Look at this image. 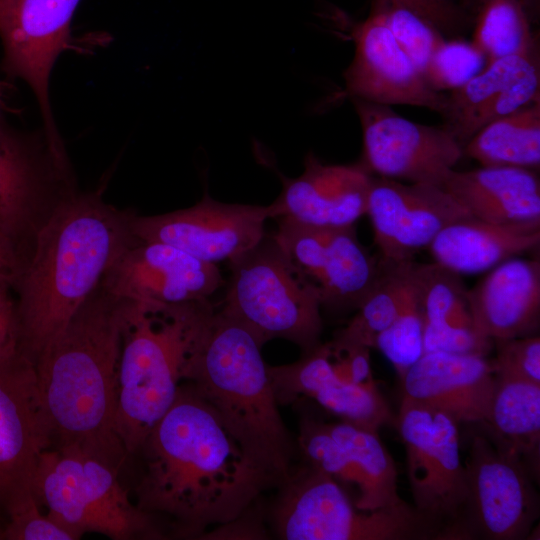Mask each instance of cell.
Listing matches in <instances>:
<instances>
[{"instance_id":"obj_8","label":"cell","mask_w":540,"mask_h":540,"mask_svg":"<svg viewBox=\"0 0 540 540\" xmlns=\"http://www.w3.org/2000/svg\"><path fill=\"white\" fill-rule=\"evenodd\" d=\"M273 508L278 535L286 540H443L441 530L413 505L358 509L328 474L304 463L279 487Z\"/></svg>"},{"instance_id":"obj_40","label":"cell","mask_w":540,"mask_h":540,"mask_svg":"<svg viewBox=\"0 0 540 540\" xmlns=\"http://www.w3.org/2000/svg\"><path fill=\"white\" fill-rule=\"evenodd\" d=\"M30 254L0 230V287H15Z\"/></svg>"},{"instance_id":"obj_16","label":"cell","mask_w":540,"mask_h":540,"mask_svg":"<svg viewBox=\"0 0 540 540\" xmlns=\"http://www.w3.org/2000/svg\"><path fill=\"white\" fill-rule=\"evenodd\" d=\"M379 259L406 263L454 221L472 216L443 187L372 176L366 213Z\"/></svg>"},{"instance_id":"obj_6","label":"cell","mask_w":540,"mask_h":540,"mask_svg":"<svg viewBox=\"0 0 540 540\" xmlns=\"http://www.w3.org/2000/svg\"><path fill=\"white\" fill-rule=\"evenodd\" d=\"M31 484L49 517L75 540L87 532L114 540L163 536L155 518L131 502L118 470L91 455L51 447L41 454Z\"/></svg>"},{"instance_id":"obj_38","label":"cell","mask_w":540,"mask_h":540,"mask_svg":"<svg viewBox=\"0 0 540 540\" xmlns=\"http://www.w3.org/2000/svg\"><path fill=\"white\" fill-rule=\"evenodd\" d=\"M496 356L492 362L496 376L516 378L540 384V337L495 340Z\"/></svg>"},{"instance_id":"obj_19","label":"cell","mask_w":540,"mask_h":540,"mask_svg":"<svg viewBox=\"0 0 540 540\" xmlns=\"http://www.w3.org/2000/svg\"><path fill=\"white\" fill-rule=\"evenodd\" d=\"M53 432L39 395L34 364L23 354L0 365V505L31 484Z\"/></svg>"},{"instance_id":"obj_18","label":"cell","mask_w":540,"mask_h":540,"mask_svg":"<svg viewBox=\"0 0 540 540\" xmlns=\"http://www.w3.org/2000/svg\"><path fill=\"white\" fill-rule=\"evenodd\" d=\"M223 284L216 264L139 239L120 253L100 282L114 296L160 304L205 300Z\"/></svg>"},{"instance_id":"obj_9","label":"cell","mask_w":540,"mask_h":540,"mask_svg":"<svg viewBox=\"0 0 540 540\" xmlns=\"http://www.w3.org/2000/svg\"><path fill=\"white\" fill-rule=\"evenodd\" d=\"M396 425L414 508L441 530L444 540H461L467 488L458 423L441 410L403 396Z\"/></svg>"},{"instance_id":"obj_13","label":"cell","mask_w":540,"mask_h":540,"mask_svg":"<svg viewBox=\"0 0 540 540\" xmlns=\"http://www.w3.org/2000/svg\"><path fill=\"white\" fill-rule=\"evenodd\" d=\"M272 236L322 307L356 310L378 279L379 258L359 242L354 226L319 227L280 217Z\"/></svg>"},{"instance_id":"obj_31","label":"cell","mask_w":540,"mask_h":540,"mask_svg":"<svg viewBox=\"0 0 540 540\" xmlns=\"http://www.w3.org/2000/svg\"><path fill=\"white\" fill-rule=\"evenodd\" d=\"M471 43L488 62L525 53L539 45L534 29L519 0H484L473 18Z\"/></svg>"},{"instance_id":"obj_23","label":"cell","mask_w":540,"mask_h":540,"mask_svg":"<svg viewBox=\"0 0 540 540\" xmlns=\"http://www.w3.org/2000/svg\"><path fill=\"white\" fill-rule=\"evenodd\" d=\"M403 396L441 410L458 424L483 422L496 376L487 356L426 352L401 378Z\"/></svg>"},{"instance_id":"obj_30","label":"cell","mask_w":540,"mask_h":540,"mask_svg":"<svg viewBox=\"0 0 540 540\" xmlns=\"http://www.w3.org/2000/svg\"><path fill=\"white\" fill-rule=\"evenodd\" d=\"M332 437L349 453L365 478L370 510L390 507L404 500L398 494L395 462L378 432L346 421L325 423Z\"/></svg>"},{"instance_id":"obj_21","label":"cell","mask_w":540,"mask_h":540,"mask_svg":"<svg viewBox=\"0 0 540 540\" xmlns=\"http://www.w3.org/2000/svg\"><path fill=\"white\" fill-rule=\"evenodd\" d=\"M268 373L278 404L308 397L342 421L376 432L393 420L375 382L355 384L339 379L327 342L303 352L294 363L268 366Z\"/></svg>"},{"instance_id":"obj_25","label":"cell","mask_w":540,"mask_h":540,"mask_svg":"<svg viewBox=\"0 0 540 540\" xmlns=\"http://www.w3.org/2000/svg\"><path fill=\"white\" fill-rule=\"evenodd\" d=\"M540 244V220L495 224L473 216L447 225L427 250L433 261L460 275L487 272Z\"/></svg>"},{"instance_id":"obj_5","label":"cell","mask_w":540,"mask_h":540,"mask_svg":"<svg viewBox=\"0 0 540 540\" xmlns=\"http://www.w3.org/2000/svg\"><path fill=\"white\" fill-rule=\"evenodd\" d=\"M215 307L128 300L122 330L115 423L127 452L139 451L173 404Z\"/></svg>"},{"instance_id":"obj_3","label":"cell","mask_w":540,"mask_h":540,"mask_svg":"<svg viewBox=\"0 0 540 540\" xmlns=\"http://www.w3.org/2000/svg\"><path fill=\"white\" fill-rule=\"evenodd\" d=\"M133 213L106 203L99 193H78L36 236L14 287L20 350L33 364L137 240Z\"/></svg>"},{"instance_id":"obj_26","label":"cell","mask_w":540,"mask_h":540,"mask_svg":"<svg viewBox=\"0 0 540 540\" xmlns=\"http://www.w3.org/2000/svg\"><path fill=\"white\" fill-rule=\"evenodd\" d=\"M443 188L482 221L514 224L540 220V180L535 170L508 166L454 169Z\"/></svg>"},{"instance_id":"obj_43","label":"cell","mask_w":540,"mask_h":540,"mask_svg":"<svg viewBox=\"0 0 540 540\" xmlns=\"http://www.w3.org/2000/svg\"><path fill=\"white\" fill-rule=\"evenodd\" d=\"M5 523V520H0V539H3Z\"/></svg>"},{"instance_id":"obj_22","label":"cell","mask_w":540,"mask_h":540,"mask_svg":"<svg viewBox=\"0 0 540 540\" xmlns=\"http://www.w3.org/2000/svg\"><path fill=\"white\" fill-rule=\"evenodd\" d=\"M371 175L359 164H326L314 153L304 159L296 178L283 180L270 217H287L319 227H346L366 213Z\"/></svg>"},{"instance_id":"obj_1","label":"cell","mask_w":540,"mask_h":540,"mask_svg":"<svg viewBox=\"0 0 540 540\" xmlns=\"http://www.w3.org/2000/svg\"><path fill=\"white\" fill-rule=\"evenodd\" d=\"M139 451L136 505L167 517L176 536L200 537L242 518L270 485L217 412L188 382Z\"/></svg>"},{"instance_id":"obj_39","label":"cell","mask_w":540,"mask_h":540,"mask_svg":"<svg viewBox=\"0 0 540 540\" xmlns=\"http://www.w3.org/2000/svg\"><path fill=\"white\" fill-rule=\"evenodd\" d=\"M9 287H0V365L21 353L17 304L9 294Z\"/></svg>"},{"instance_id":"obj_37","label":"cell","mask_w":540,"mask_h":540,"mask_svg":"<svg viewBox=\"0 0 540 540\" xmlns=\"http://www.w3.org/2000/svg\"><path fill=\"white\" fill-rule=\"evenodd\" d=\"M488 64L485 56L462 37L446 38L436 51L425 75L428 86L452 91L477 75Z\"/></svg>"},{"instance_id":"obj_42","label":"cell","mask_w":540,"mask_h":540,"mask_svg":"<svg viewBox=\"0 0 540 540\" xmlns=\"http://www.w3.org/2000/svg\"><path fill=\"white\" fill-rule=\"evenodd\" d=\"M483 1L484 0H461L459 4L466 13H468L472 18H474L476 11L478 10Z\"/></svg>"},{"instance_id":"obj_29","label":"cell","mask_w":540,"mask_h":540,"mask_svg":"<svg viewBox=\"0 0 540 540\" xmlns=\"http://www.w3.org/2000/svg\"><path fill=\"white\" fill-rule=\"evenodd\" d=\"M414 261L390 263L379 259L380 273L375 285L335 337L373 348L378 335L391 325L405 303Z\"/></svg>"},{"instance_id":"obj_20","label":"cell","mask_w":540,"mask_h":540,"mask_svg":"<svg viewBox=\"0 0 540 540\" xmlns=\"http://www.w3.org/2000/svg\"><path fill=\"white\" fill-rule=\"evenodd\" d=\"M539 47L488 62L446 95L442 126L462 148L485 125L540 100Z\"/></svg>"},{"instance_id":"obj_17","label":"cell","mask_w":540,"mask_h":540,"mask_svg":"<svg viewBox=\"0 0 540 540\" xmlns=\"http://www.w3.org/2000/svg\"><path fill=\"white\" fill-rule=\"evenodd\" d=\"M354 56L343 74L345 93L383 105H411L443 113L446 94L431 89L394 38L385 0H374L369 15L353 30Z\"/></svg>"},{"instance_id":"obj_11","label":"cell","mask_w":540,"mask_h":540,"mask_svg":"<svg viewBox=\"0 0 540 540\" xmlns=\"http://www.w3.org/2000/svg\"><path fill=\"white\" fill-rule=\"evenodd\" d=\"M65 148L0 128V230L29 254L36 236L78 194Z\"/></svg>"},{"instance_id":"obj_7","label":"cell","mask_w":540,"mask_h":540,"mask_svg":"<svg viewBox=\"0 0 540 540\" xmlns=\"http://www.w3.org/2000/svg\"><path fill=\"white\" fill-rule=\"evenodd\" d=\"M231 277L220 308L263 346L281 338L306 352L323 329L317 291L291 264L272 235L229 261Z\"/></svg>"},{"instance_id":"obj_28","label":"cell","mask_w":540,"mask_h":540,"mask_svg":"<svg viewBox=\"0 0 540 540\" xmlns=\"http://www.w3.org/2000/svg\"><path fill=\"white\" fill-rule=\"evenodd\" d=\"M463 156L484 167L538 170L540 100L485 125L463 146Z\"/></svg>"},{"instance_id":"obj_14","label":"cell","mask_w":540,"mask_h":540,"mask_svg":"<svg viewBox=\"0 0 540 540\" xmlns=\"http://www.w3.org/2000/svg\"><path fill=\"white\" fill-rule=\"evenodd\" d=\"M80 0H0V39L6 72L25 81L40 106L51 143L63 146L49 102V77L68 47Z\"/></svg>"},{"instance_id":"obj_12","label":"cell","mask_w":540,"mask_h":540,"mask_svg":"<svg viewBox=\"0 0 540 540\" xmlns=\"http://www.w3.org/2000/svg\"><path fill=\"white\" fill-rule=\"evenodd\" d=\"M362 129L359 164L372 176L443 187L463 148L443 127L411 121L389 105L351 99Z\"/></svg>"},{"instance_id":"obj_27","label":"cell","mask_w":540,"mask_h":540,"mask_svg":"<svg viewBox=\"0 0 540 540\" xmlns=\"http://www.w3.org/2000/svg\"><path fill=\"white\" fill-rule=\"evenodd\" d=\"M477 424L494 442L516 454L538 482L540 384L496 376L488 415L483 422Z\"/></svg>"},{"instance_id":"obj_34","label":"cell","mask_w":540,"mask_h":540,"mask_svg":"<svg viewBox=\"0 0 540 540\" xmlns=\"http://www.w3.org/2000/svg\"><path fill=\"white\" fill-rule=\"evenodd\" d=\"M373 348L390 361L400 378L424 353L423 319L412 272L410 289L401 311L378 335Z\"/></svg>"},{"instance_id":"obj_36","label":"cell","mask_w":540,"mask_h":540,"mask_svg":"<svg viewBox=\"0 0 540 540\" xmlns=\"http://www.w3.org/2000/svg\"><path fill=\"white\" fill-rule=\"evenodd\" d=\"M4 540H75L73 535L41 511L32 484L16 489L4 504Z\"/></svg>"},{"instance_id":"obj_15","label":"cell","mask_w":540,"mask_h":540,"mask_svg":"<svg viewBox=\"0 0 540 540\" xmlns=\"http://www.w3.org/2000/svg\"><path fill=\"white\" fill-rule=\"evenodd\" d=\"M268 218L269 205L222 203L205 193L185 209L152 216L133 213L130 225L141 241L169 244L216 264L230 261L259 243Z\"/></svg>"},{"instance_id":"obj_4","label":"cell","mask_w":540,"mask_h":540,"mask_svg":"<svg viewBox=\"0 0 540 540\" xmlns=\"http://www.w3.org/2000/svg\"><path fill=\"white\" fill-rule=\"evenodd\" d=\"M262 345L221 309L214 315L184 374L217 412L270 487L291 475L297 450L278 409Z\"/></svg>"},{"instance_id":"obj_32","label":"cell","mask_w":540,"mask_h":540,"mask_svg":"<svg viewBox=\"0 0 540 540\" xmlns=\"http://www.w3.org/2000/svg\"><path fill=\"white\" fill-rule=\"evenodd\" d=\"M412 277L423 326L475 330L468 301V289L460 274L434 261L430 263L414 261Z\"/></svg>"},{"instance_id":"obj_24","label":"cell","mask_w":540,"mask_h":540,"mask_svg":"<svg viewBox=\"0 0 540 540\" xmlns=\"http://www.w3.org/2000/svg\"><path fill=\"white\" fill-rule=\"evenodd\" d=\"M468 289L475 330L495 340L536 334L540 322V261L513 257Z\"/></svg>"},{"instance_id":"obj_2","label":"cell","mask_w":540,"mask_h":540,"mask_svg":"<svg viewBox=\"0 0 540 540\" xmlns=\"http://www.w3.org/2000/svg\"><path fill=\"white\" fill-rule=\"evenodd\" d=\"M127 299L100 284L34 363L53 446L119 471L128 455L115 423Z\"/></svg>"},{"instance_id":"obj_10","label":"cell","mask_w":540,"mask_h":540,"mask_svg":"<svg viewBox=\"0 0 540 540\" xmlns=\"http://www.w3.org/2000/svg\"><path fill=\"white\" fill-rule=\"evenodd\" d=\"M461 540H524L539 518L535 478L514 453L481 427L469 439Z\"/></svg>"},{"instance_id":"obj_41","label":"cell","mask_w":540,"mask_h":540,"mask_svg":"<svg viewBox=\"0 0 540 540\" xmlns=\"http://www.w3.org/2000/svg\"><path fill=\"white\" fill-rule=\"evenodd\" d=\"M531 24L535 27L540 20V0H519Z\"/></svg>"},{"instance_id":"obj_33","label":"cell","mask_w":540,"mask_h":540,"mask_svg":"<svg viewBox=\"0 0 540 540\" xmlns=\"http://www.w3.org/2000/svg\"><path fill=\"white\" fill-rule=\"evenodd\" d=\"M296 444L304 463L337 481L358 509L371 511L364 476L349 453L329 433L325 422L303 418Z\"/></svg>"},{"instance_id":"obj_35","label":"cell","mask_w":540,"mask_h":540,"mask_svg":"<svg viewBox=\"0 0 540 540\" xmlns=\"http://www.w3.org/2000/svg\"><path fill=\"white\" fill-rule=\"evenodd\" d=\"M385 12L394 38L424 78L436 51L448 37L405 6L385 0Z\"/></svg>"}]
</instances>
